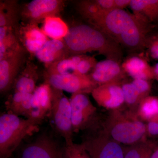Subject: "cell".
Wrapping results in <instances>:
<instances>
[{
    "label": "cell",
    "mask_w": 158,
    "mask_h": 158,
    "mask_svg": "<svg viewBox=\"0 0 158 158\" xmlns=\"http://www.w3.org/2000/svg\"><path fill=\"white\" fill-rule=\"evenodd\" d=\"M146 127L139 121L123 122L115 125L111 134L113 139L125 144L138 141L145 134Z\"/></svg>",
    "instance_id": "14"
},
{
    "label": "cell",
    "mask_w": 158,
    "mask_h": 158,
    "mask_svg": "<svg viewBox=\"0 0 158 158\" xmlns=\"http://www.w3.org/2000/svg\"><path fill=\"white\" fill-rule=\"evenodd\" d=\"M63 148L48 136H40L24 148L21 158H63Z\"/></svg>",
    "instance_id": "9"
},
{
    "label": "cell",
    "mask_w": 158,
    "mask_h": 158,
    "mask_svg": "<svg viewBox=\"0 0 158 158\" xmlns=\"http://www.w3.org/2000/svg\"><path fill=\"white\" fill-rule=\"evenodd\" d=\"M21 7L16 1H1L0 27H7L15 30L21 20Z\"/></svg>",
    "instance_id": "21"
},
{
    "label": "cell",
    "mask_w": 158,
    "mask_h": 158,
    "mask_svg": "<svg viewBox=\"0 0 158 158\" xmlns=\"http://www.w3.org/2000/svg\"><path fill=\"white\" fill-rule=\"evenodd\" d=\"M129 7L136 16L155 25L158 18V0H131Z\"/></svg>",
    "instance_id": "19"
},
{
    "label": "cell",
    "mask_w": 158,
    "mask_h": 158,
    "mask_svg": "<svg viewBox=\"0 0 158 158\" xmlns=\"http://www.w3.org/2000/svg\"><path fill=\"white\" fill-rule=\"evenodd\" d=\"M158 123V122H157Z\"/></svg>",
    "instance_id": "40"
},
{
    "label": "cell",
    "mask_w": 158,
    "mask_h": 158,
    "mask_svg": "<svg viewBox=\"0 0 158 158\" xmlns=\"http://www.w3.org/2000/svg\"><path fill=\"white\" fill-rule=\"evenodd\" d=\"M63 158H91L82 144H73L63 148Z\"/></svg>",
    "instance_id": "28"
},
{
    "label": "cell",
    "mask_w": 158,
    "mask_h": 158,
    "mask_svg": "<svg viewBox=\"0 0 158 158\" xmlns=\"http://www.w3.org/2000/svg\"><path fill=\"white\" fill-rule=\"evenodd\" d=\"M41 29L48 37L52 39L63 40L69 27L60 18L53 16L46 19Z\"/></svg>",
    "instance_id": "22"
},
{
    "label": "cell",
    "mask_w": 158,
    "mask_h": 158,
    "mask_svg": "<svg viewBox=\"0 0 158 158\" xmlns=\"http://www.w3.org/2000/svg\"><path fill=\"white\" fill-rule=\"evenodd\" d=\"M140 54H131L122 62L125 72L134 79L148 81L154 78L153 67Z\"/></svg>",
    "instance_id": "16"
},
{
    "label": "cell",
    "mask_w": 158,
    "mask_h": 158,
    "mask_svg": "<svg viewBox=\"0 0 158 158\" xmlns=\"http://www.w3.org/2000/svg\"><path fill=\"white\" fill-rule=\"evenodd\" d=\"M19 44L13 29L0 27V59L14 50Z\"/></svg>",
    "instance_id": "23"
},
{
    "label": "cell",
    "mask_w": 158,
    "mask_h": 158,
    "mask_svg": "<svg viewBox=\"0 0 158 158\" xmlns=\"http://www.w3.org/2000/svg\"><path fill=\"white\" fill-rule=\"evenodd\" d=\"M140 113L144 118L150 119L158 115V99L146 97L141 102Z\"/></svg>",
    "instance_id": "26"
},
{
    "label": "cell",
    "mask_w": 158,
    "mask_h": 158,
    "mask_svg": "<svg viewBox=\"0 0 158 158\" xmlns=\"http://www.w3.org/2000/svg\"><path fill=\"white\" fill-rule=\"evenodd\" d=\"M64 6L61 0H33L21 7V20L24 23L38 25L47 18L58 16Z\"/></svg>",
    "instance_id": "7"
},
{
    "label": "cell",
    "mask_w": 158,
    "mask_h": 158,
    "mask_svg": "<svg viewBox=\"0 0 158 158\" xmlns=\"http://www.w3.org/2000/svg\"><path fill=\"white\" fill-rule=\"evenodd\" d=\"M91 94L99 105L108 109L118 107L125 102L122 85L119 83L98 85Z\"/></svg>",
    "instance_id": "13"
},
{
    "label": "cell",
    "mask_w": 158,
    "mask_h": 158,
    "mask_svg": "<svg viewBox=\"0 0 158 158\" xmlns=\"http://www.w3.org/2000/svg\"></svg>",
    "instance_id": "39"
},
{
    "label": "cell",
    "mask_w": 158,
    "mask_h": 158,
    "mask_svg": "<svg viewBox=\"0 0 158 158\" xmlns=\"http://www.w3.org/2000/svg\"><path fill=\"white\" fill-rule=\"evenodd\" d=\"M122 88L124 95V101L128 104H135L140 100L145 98L141 95L132 82L123 84L122 85Z\"/></svg>",
    "instance_id": "27"
},
{
    "label": "cell",
    "mask_w": 158,
    "mask_h": 158,
    "mask_svg": "<svg viewBox=\"0 0 158 158\" xmlns=\"http://www.w3.org/2000/svg\"><path fill=\"white\" fill-rule=\"evenodd\" d=\"M145 50L153 59L158 60V30L155 28L148 35Z\"/></svg>",
    "instance_id": "29"
},
{
    "label": "cell",
    "mask_w": 158,
    "mask_h": 158,
    "mask_svg": "<svg viewBox=\"0 0 158 158\" xmlns=\"http://www.w3.org/2000/svg\"><path fill=\"white\" fill-rule=\"evenodd\" d=\"M131 82L143 97H147V95L149 93L151 88L148 81L141 79H134Z\"/></svg>",
    "instance_id": "32"
},
{
    "label": "cell",
    "mask_w": 158,
    "mask_h": 158,
    "mask_svg": "<svg viewBox=\"0 0 158 158\" xmlns=\"http://www.w3.org/2000/svg\"><path fill=\"white\" fill-rule=\"evenodd\" d=\"M95 57L92 56L84 55L77 67L76 73L82 75H87L92 71L97 63Z\"/></svg>",
    "instance_id": "31"
},
{
    "label": "cell",
    "mask_w": 158,
    "mask_h": 158,
    "mask_svg": "<svg viewBox=\"0 0 158 158\" xmlns=\"http://www.w3.org/2000/svg\"><path fill=\"white\" fill-rule=\"evenodd\" d=\"M153 69L154 78L156 79L158 81V63H156V64L153 67Z\"/></svg>",
    "instance_id": "36"
},
{
    "label": "cell",
    "mask_w": 158,
    "mask_h": 158,
    "mask_svg": "<svg viewBox=\"0 0 158 158\" xmlns=\"http://www.w3.org/2000/svg\"><path fill=\"white\" fill-rule=\"evenodd\" d=\"M34 55L46 66L70 56L63 40H49Z\"/></svg>",
    "instance_id": "17"
},
{
    "label": "cell",
    "mask_w": 158,
    "mask_h": 158,
    "mask_svg": "<svg viewBox=\"0 0 158 158\" xmlns=\"http://www.w3.org/2000/svg\"><path fill=\"white\" fill-rule=\"evenodd\" d=\"M44 82L52 88L69 93H91L98 85L90 75L77 73L67 75H50L44 73Z\"/></svg>",
    "instance_id": "6"
},
{
    "label": "cell",
    "mask_w": 158,
    "mask_h": 158,
    "mask_svg": "<svg viewBox=\"0 0 158 158\" xmlns=\"http://www.w3.org/2000/svg\"><path fill=\"white\" fill-rule=\"evenodd\" d=\"M52 99V89L44 82L37 86L33 93L32 108L29 119L40 124L48 115H50Z\"/></svg>",
    "instance_id": "12"
},
{
    "label": "cell",
    "mask_w": 158,
    "mask_h": 158,
    "mask_svg": "<svg viewBox=\"0 0 158 158\" xmlns=\"http://www.w3.org/2000/svg\"><path fill=\"white\" fill-rule=\"evenodd\" d=\"M77 10L88 23H91L104 13L101 11L95 0H83L77 3Z\"/></svg>",
    "instance_id": "25"
},
{
    "label": "cell",
    "mask_w": 158,
    "mask_h": 158,
    "mask_svg": "<svg viewBox=\"0 0 158 158\" xmlns=\"http://www.w3.org/2000/svg\"><path fill=\"white\" fill-rule=\"evenodd\" d=\"M150 158H158V149L152 152Z\"/></svg>",
    "instance_id": "37"
},
{
    "label": "cell",
    "mask_w": 158,
    "mask_h": 158,
    "mask_svg": "<svg viewBox=\"0 0 158 158\" xmlns=\"http://www.w3.org/2000/svg\"><path fill=\"white\" fill-rule=\"evenodd\" d=\"M14 32L19 43L29 54L36 53L49 40L42 29L35 24L22 23Z\"/></svg>",
    "instance_id": "10"
},
{
    "label": "cell",
    "mask_w": 158,
    "mask_h": 158,
    "mask_svg": "<svg viewBox=\"0 0 158 158\" xmlns=\"http://www.w3.org/2000/svg\"><path fill=\"white\" fill-rule=\"evenodd\" d=\"M89 75L98 85H101L119 83L127 74L123 68L122 63L106 59L98 62Z\"/></svg>",
    "instance_id": "11"
},
{
    "label": "cell",
    "mask_w": 158,
    "mask_h": 158,
    "mask_svg": "<svg viewBox=\"0 0 158 158\" xmlns=\"http://www.w3.org/2000/svg\"><path fill=\"white\" fill-rule=\"evenodd\" d=\"M44 73L50 75H67L76 73L77 65L72 56L46 66Z\"/></svg>",
    "instance_id": "24"
},
{
    "label": "cell",
    "mask_w": 158,
    "mask_h": 158,
    "mask_svg": "<svg viewBox=\"0 0 158 158\" xmlns=\"http://www.w3.org/2000/svg\"><path fill=\"white\" fill-rule=\"evenodd\" d=\"M148 132L152 135H158V123L156 121H151L148 125Z\"/></svg>",
    "instance_id": "35"
},
{
    "label": "cell",
    "mask_w": 158,
    "mask_h": 158,
    "mask_svg": "<svg viewBox=\"0 0 158 158\" xmlns=\"http://www.w3.org/2000/svg\"><path fill=\"white\" fill-rule=\"evenodd\" d=\"M155 28L158 30V18L155 24Z\"/></svg>",
    "instance_id": "38"
},
{
    "label": "cell",
    "mask_w": 158,
    "mask_h": 158,
    "mask_svg": "<svg viewBox=\"0 0 158 158\" xmlns=\"http://www.w3.org/2000/svg\"><path fill=\"white\" fill-rule=\"evenodd\" d=\"M91 158H124L123 150L115 142L103 144L99 137L90 138L82 144Z\"/></svg>",
    "instance_id": "15"
},
{
    "label": "cell",
    "mask_w": 158,
    "mask_h": 158,
    "mask_svg": "<svg viewBox=\"0 0 158 158\" xmlns=\"http://www.w3.org/2000/svg\"><path fill=\"white\" fill-rule=\"evenodd\" d=\"M50 115L55 128L65 141V145L73 144L70 100L62 90L52 88Z\"/></svg>",
    "instance_id": "4"
},
{
    "label": "cell",
    "mask_w": 158,
    "mask_h": 158,
    "mask_svg": "<svg viewBox=\"0 0 158 158\" xmlns=\"http://www.w3.org/2000/svg\"><path fill=\"white\" fill-rule=\"evenodd\" d=\"M95 2L104 13H108L115 9L114 0H95Z\"/></svg>",
    "instance_id": "33"
},
{
    "label": "cell",
    "mask_w": 158,
    "mask_h": 158,
    "mask_svg": "<svg viewBox=\"0 0 158 158\" xmlns=\"http://www.w3.org/2000/svg\"><path fill=\"white\" fill-rule=\"evenodd\" d=\"M70 56L97 52L100 55L122 63L123 49L109 34L89 24H77L69 27L63 39Z\"/></svg>",
    "instance_id": "2"
},
{
    "label": "cell",
    "mask_w": 158,
    "mask_h": 158,
    "mask_svg": "<svg viewBox=\"0 0 158 158\" xmlns=\"http://www.w3.org/2000/svg\"><path fill=\"white\" fill-rule=\"evenodd\" d=\"M38 79L37 66L28 61L15 79L12 88L14 91L33 94L37 88L36 83Z\"/></svg>",
    "instance_id": "18"
},
{
    "label": "cell",
    "mask_w": 158,
    "mask_h": 158,
    "mask_svg": "<svg viewBox=\"0 0 158 158\" xmlns=\"http://www.w3.org/2000/svg\"><path fill=\"white\" fill-rule=\"evenodd\" d=\"M70 102L73 129L76 132L91 124L95 108L87 93L83 92L72 94Z\"/></svg>",
    "instance_id": "8"
},
{
    "label": "cell",
    "mask_w": 158,
    "mask_h": 158,
    "mask_svg": "<svg viewBox=\"0 0 158 158\" xmlns=\"http://www.w3.org/2000/svg\"><path fill=\"white\" fill-rule=\"evenodd\" d=\"M33 94L14 91L6 103L8 113L28 118L32 108Z\"/></svg>",
    "instance_id": "20"
},
{
    "label": "cell",
    "mask_w": 158,
    "mask_h": 158,
    "mask_svg": "<svg viewBox=\"0 0 158 158\" xmlns=\"http://www.w3.org/2000/svg\"><path fill=\"white\" fill-rule=\"evenodd\" d=\"M29 53L20 44L0 59V91L6 93L13 88L15 79L27 62Z\"/></svg>",
    "instance_id": "5"
},
{
    "label": "cell",
    "mask_w": 158,
    "mask_h": 158,
    "mask_svg": "<svg viewBox=\"0 0 158 158\" xmlns=\"http://www.w3.org/2000/svg\"><path fill=\"white\" fill-rule=\"evenodd\" d=\"M89 24L109 34L129 55L145 50L148 35L155 28L125 9H114L102 14Z\"/></svg>",
    "instance_id": "1"
},
{
    "label": "cell",
    "mask_w": 158,
    "mask_h": 158,
    "mask_svg": "<svg viewBox=\"0 0 158 158\" xmlns=\"http://www.w3.org/2000/svg\"><path fill=\"white\" fill-rule=\"evenodd\" d=\"M39 123L12 113L0 116V158H10L23 139L33 132Z\"/></svg>",
    "instance_id": "3"
},
{
    "label": "cell",
    "mask_w": 158,
    "mask_h": 158,
    "mask_svg": "<svg viewBox=\"0 0 158 158\" xmlns=\"http://www.w3.org/2000/svg\"><path fill=\"white\" fill-rule=\"evenodd\" d=\"M131 0H114L115 9L124 10L130 6Z\"/></svg>",
    "instance_id": "34"
},
{
    "label": "cell",
    "mask_w": 158,
    "mask_h": 158,
    "mask_svg": "<svg viewBox=\"0 0 158 158\" xmlns=\"http://www.w3.org/2000/svg\"><path fill=\"white\" fill-rule=\"evenodd\" d=\"M124 152V158H150L152 152L144 146L131 148Z\"/></svg>",
    "instance_id": "30"
}]
</instances>
